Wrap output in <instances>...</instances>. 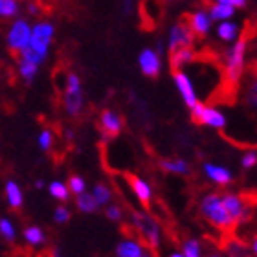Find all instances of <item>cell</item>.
Segmentation results:
<instances>
[{"label": "cell", "mask_w": 257, "mask_h": 257, "mask_svg": "<svg viewBox=\"0 0 257 257\" xmlns=\"http://www.w3.org/2000/svg\"><path fill=\"white\" fill-rule=\"evenodd\" d=\"M255 37V22L246 21L244 30H242L241 37L235 43L233 48L226 52V66H224V88H235L241 83L242 72H244V64H246V52L250 41Z\"/></svg>", "instance_id": "obj_1"}, {"label": "cell", "mask_w": 257, "mask_h": 257, "mask_svg": "<svg viewBox=\"0 0 257 257\" xmlns=\"http://www.w3.org/2000/svg\"><path fill=\"white\" fill-rule=\"evenodd\" d=\"M198 209H200V215H202L204 219L208 220L211 226H215L217 230L231 231L235 228L231 217L226 211L219 193H208V195H204L200 204H198Z\"/></svg>", "instance_id": "obj_2"}, {"label": "cell", "mask_w": 257, "mask_h": 257, "mask_svg": "<svg viewBox=\"0 0 257 257\" xmlns=\"http://www.w3.org/2000/svg\"><path fill=\"white\" fill-rule=\"evenodd\" d=\"M63 105L68 116L75 118L83 112L85 107V96H83V88H81V77L75 72L66 74V85L63 92Z\"/></svg>", "instance_id": "obj_3"}, {"label": "cell", "mask_w": 257, "mask_h": 257, "mask_svg": "<svg viewBox=\"0 0 257 257\" xmlns=\"http://www.w3.org/2000/svg\"><path fill=\"white\" fill-rule=\"evenodd\" d=\"M133 224L136 226L140 237L144 239V242L147 246H151L153 250L160 246L162 241V230L158 220L149 213L144 211H133Z\"/></svg>", "instance_id": "obj_4"}, {"label": "cell", "mask_w": 257, "mask_h": 257, "mask_svg": "<svg viewBox=\"0 0 257 257\" xmlns=\"http://www.w3.org/2000/svg\"><path fill=\"white\" fill-rule=\"evenodd\" d=\"M138 13L142 30L153 32L160 26L164 13H166V4H164V0H140Z\"/></svg>", "instance_id": "obj_5"}, {"label": "cell", "mask_w": 257, "mask_h": 257, "mask_svg": "<svg viewBox=\"0 0 257 257\" xmlns=\"http://www.w3.org/2000/svg\"><path fill=\"white\" fill-rule=\"evenodd\" d=\"M189 110H191V119L197 125H204V127L215 128V131H222L226 127V123H228L222 110L215 107H208V105H204L200 101L195 103Z\"/></svg>", "instance_id": "obj_6"}, {"label": "cell", "mask_w": 257, "mask_h": 257, "mask_svg": "<svg viewBox=\"0 0 257 257\" xmlns=\"http://www.w3.org/2000/svg\"><path fill=\"white\" fill-rule=\"evenodd\" d=\"M30 35H32V28L26 21H15L8 28L6 43H8V50L13 57H19V54L26 48L30 43Z\"/></svg>", "instance_id": "obj_7"}, {"label": "cell", "mask_w": 257, "mask_h": 257, "mask_svg": "<svg viewBox=\"0 0 257 257\" xmlns=\"http://www.w3.org/2000/svg\"><path fill=\"white\" fill-rule=\"evenodd\" d=\"M54 33H55L54 26H52L50 22H39V24L33 26L28 46H30L33 52H37L39 55H43L44 59H46L50 43H52V39H54Z\"/></svg>", "instance_id": "obj_8"}, {"label": "cell", "mask_w": 257, "mask_h": 257, "mask_svg": "<svg viewBox=\"0 0 257 257\" xmlns=\"http://www.w3.org/2000/svg\"><path fill=\"white\" fill-rule=\"evenodd\" d=\"M220 198H222L226 211H228V215L231 217L235 226L250 219V202H246L241 195H237V193H224V195H220Z\"/></svg>", "instance_id": "obj_9"}, {"label": "cell", "mask_w": 257, "mask_h": 257, "mask_svg": "<svg viewBox=\"0 0 257 257\" xmlns=\"http://www.w3.org/2000/svg\"><path fill=\"white\" fill-rule=\"evenodd\" d=\"M195 44V35L191 33L188 26V21H186V13H184L178 22L171 28V33H169V54L175 52V50L180 48H189Z\"/></svg>", "instance_id": "obj_10"}, {"label": "cell", "mask_w": 257, "mask_h": 257, "mask_svg": "<svg viewBox=\"0 0 257 257\" xmlns=\"http://www.w3.org/2000/svg\"><path fill=\"white\" fill-rule=\"evenodd\" d=\"M99 131H101L103 138H116L123 131V118L110 108L103 110L101 116H99Z\"/></svg>", "instance_id": "obj_11"}, {"label": "cell", "mask_w": 257, "mask_h": 257, "mask_svg": "<svg viewBox=\"0 0 257 257\" xmlns=\"http://www.w3.org/2000/svg\"><path fill=\"white\" fill-rule=\"evenodd\" d=\"M138 64L140 70L145 77H151V79H156L162 72V59L160 55L156 54L155 50L145 48L138 57Z\"/></svg>", "instance_id": "obj_12"}, {"label": "cell", "mask_w": 257, "mask_h": 257, "mask_svg": "<svg viewBox=\"0 0 257 257\" xmlns=\"http://www.w3.org/2000/svg\"><path fill=\"white\" fill-rule=\"evenodd\" d=\"M186 21H188V26L195 35V39H204L208 35L211 19L204 10H197L195 13H186Z\"/></svg>", "instance_id": "obj_13"}, {"label": "cell", "mask_w": 257, "mask_h": 257, "mask_svg": "<svg viewBox=\"0 0 257 257\" xmlns=\"http://www.w3.org/2000/svg\"><path fill=\"white\" fill-rule=\"evenodd\" d=\"M173 79H175V85H177L184 103L191 108L198 101V97H197V92H195V86H193L191 79H189V75L184 74L182 70H177V72H173Z\"/></svg>", "instance_id": "obj_14"}, {"label": "cell", "mask_w": 257, "mask_h": 257, "mask_svg": "<svg viewBox=\"0 0 257 257\" xmlns=\"http://www.w3.org/2000/svg\"><path fill=\"white\" fill-rule=\"evenodd\" d=\"M128 186L133 189L134 197L138 198L140 204L145 206V208H149L151 204H153V188H151L149 182H145L144 178L136 177V175H128Z\"/></svg>", "instance_id": "obj_15"}, {"label": "cell", "mask_w": 257, "mask_h": 257, "mask_svg": "<svg viewBox=\"0 0 257 257\" xmlns=\"http://www.w3.org/2000/svg\"><path fill=\"white\" fill-rule=\"evenodd\" d=\"M202 169H204V175H206L213 184H217V186H230V184L233 182V173H231L228 167L206 162L202 166Z\"/></svg>", "instance_id": "obj_16"}, {"label": "cell", "mask_w": 257, "mask_h": 257, "mask_svg": "<svg viewBox=\"0 0 257 257\" xmlns=\"http://www.w3.org/2000/svg\"><path fill=\"white\" fill-rule=\"evenodd\" d=\"M144 252V242L138 239H123L116 244V257H140Z\"/></svg>", "instance_id": "obj_17"}, {"label": "cell", "mask_w": 257, "mask_h": 257, "mask_svg": "<svg viewBox=\"0 0 257 257\" xmlns=\"http://www.w3.org/2000/svg\"><path fill=\"white\" fill-rule=\"evenodd\" d=\"M195 50L193 46L189 48H180V50H175L169 54V66H171L173 72H177V70H182L186 64L193 63L195 61Z\"/></svg>", "instance_id": "obj_18"}, {"label": "cell", "mask_w": 257, "mask_h": 257, "mask_svg": "<svg viewBox=\"0 0 257 257\" xmlns=\"http://www.w3.org/2000/svg\"><path fill=\"white\" fill-rule=\"evenodd\" d=\"M6 200H8V206L11 209H21L22 204H24V193H22V188L15 180H8L6 182Z\"/></svg>", "instance_id": "obj_19"}, {"label": "cell", "mask_w": 257, "mask_h": 257, "mask_svg": "<svg viewBox=\"0 0 257 257\" xmlns=\"http://www.w3.org/2000/svg\"><path fill=\"white\" fill-rule=\"evenodd\" d=\"M160 167L164 171L173 173V175H189L191 173V166L184 158H169V160H160Z\"/></svg>", "instance_id": "obj_20"}, {"label": "cell", "mask_w": 257, "mask_h": 257, "mask_svg": "<svg viewBox=\"0 0 257 257\" xmlns=\"http://www.w3.org/2000/svg\"><path fill=\"white\" fill-rule=\"evenodd\" d=\"M22 237L30 246H41L46 242V235H44L43 228H39V226H26L22 231Z\"/></svg>", "instance_id": "obj_21"}, {"label": "cell", "mask_w": 257, "mask_h": 257, "mask_svg": "<svg viewBox=\"0 0 257 257\" xmlns=\"http://www.w3.org/2000/svg\"><path fill=\"white\" fill-rule=\"evenodd\" d=\"M75 206H77L81 213H96L97 209H99V206H97L94 197H92V193L86 191L75 197Z\"/></svg>", "instance_id": "obj_22"}, {"label": "cell", "mask_w": 257, "mask_h": 257, "mask_svg": "<svg viewBox=\"0 0 257 257\" xmlns=\"http://www.w3.org/2000/svg\"><path fill=\"white\" fill-rule=\"evenodd\" d=\"M92 197H94L97 206L101 208V206H107L112 200V191H110L107 184H96L94 189H92Z\"/></svg>", "instance_id": "obj_23"}, {"label": "cell", "mask_w": 257, "mask_h": 257, "mask_svg": "<svg viewBox=\"0 0 257 257\" xmlns=\"http://www.w3.org/2000/svg\"><path fill=\"white\" fill-rule=\"evenodd\" d=\"M48 191H50V197L55 198V200H59V202H68V198H70L68 186H66L64 182H61V180L50 182Z\"/></svg>", "instance_id": "obj_24"}, {"label": "cell", "mask_w": 257, "mask_h": 257, "mask_svg": "<svg viewBox=\"0 0 257 257\" xmlns=\"http://www.w3.org/2000/svg\"><path fill=\"white\" fill-rule=\"evenodd\" d=\"M17 61H19V75H21L26 83H32V81L37 77L39 66H37V64L30 63V61L21 59V57H17Z\"/></svg>", "instance_id": "obj_25"}, {"label": "cell", "mask_w": 257, "mask_h": 257, "mask_svg": "<svg viewBox=\"0 0 257 257\" xmlns=\"http://www.w3.org/2000/svg\"><path fill=\"white\" fill-rule=\"evenodd\" d=\"M208 11H209V19H211V21H224V19H230V17L233 15V8H231V6L219 4V2H215Z\"/></svg>", "instance_id": "obj_26"}, {"label": "cell", "mask_w": 257, "mask_h": 257, "mask_svg": "<svg viewBox=\"0 0 257 257\" xmlns=\"http://www.w3.org/2000/svg\"><path fill=\"white\" fill-rule=\"evenodd\" d=\"M226 252H228V257H255L250 252V248L246 244H242L239 241L226 242Z\"/></svg>", "instance_id": "obj_27"}, {"label": "cell", "mask_w": 257, "mask_h": 257, "mask_svg": "<svg viewBox=\"0 0 257 257\" xmlns=\"http://www.w3.org/2000/svg\"><path fill=\"white\" fill-rule=\"evenodd\" d=\"M0 237L8 242H13L17 239L15 224H13L8 217H2V219H0Z\"/></svg>", "instance_id": "obj_28"}, {"label": "cell", "mask_w": 257, "mask_h": 257, "mask_svg": "<svg viewBox=\"0 0 257 257\" xmlns=\"http://www.w3.org/2000/svg\"><path fill=\"white\" fill-rule=\"evenodd\" d=\"M19 13V2L17 0H0V17L4 21H10Z\"/></svg>", "instance_id": "obj_29"}, {"label": "cell", "mask_w": 257, "mask_h": 257, "mask_svg": "<svg viewBox=\"0 0 257 257\" xmlns=\"http://www.w3.org/2000/svg\"><path fill=\"white\" fill-rule=\"evenodd\" d=\"M182 255L184 257H204L202 255V244L197 239H188L182 244Z\"/></svg>", "instance_id": "obj_30"}, {"label": "cell", "mask_w": 257, "mask_h": 257, "mask_svg": "<svg viewBox=\"0 0 257 257\" xmlns=\"http://www.w3.org/2000/svg\"><path fill=\"white\" fill-rule=\"evenodd\" d=\"M66 186H68V191L70 195H81V193L86 191V182L85 178L79 177V175H72V177L68 178V182H66Z\"/></svg>", "instance_id": "obj_31"}, {"label": "cell", "mask_w": 257, "mask_h": 257, "mask_svg": "<svg viewBox=\"0 0 257 257\" xmlns=\"http://www.w3.org/2000/svg\"><path fill=\"white\" fill-rule=\"evenodd\" d=\"M217 33H219L220 41H224V43L233 41L237 37V24H233V22H222L219 30H217Z\"/></svg>", "instance_id": "obj_32"}, {"label": "cell", "mask_w": 257, "mask_h": 257, "mask_svg": "<svg viewBox=\"0 0 257 257\" xmlns=\"http://www.w3.org/2000/svg\"><path fill=\"white\" fill-rule=\"evenodd\" d=\"M39 147H41V151H44V153H48L50 149H52V145H54V133L50 131V128H44L43 133L39 134Z\"/></svg>", "instance_id": "obj_33"}, {"label": "cell", "mask_w": 257, "mask_h": 257, "mask_svg": "<svg viewBox=\"0 0 257 257\" xmlns=\"http://www.w3.org/2000/svg\"><path fill=\"white\" fill-rule=\"evenodd\" d=\"M105 217L108 220H114V222H121L123 220V209H121V206H116V204H107L105 206Z\"/></svg>", "instance_id": "obj_34"}, {"label": "cell", "mask_w": 257, "mask_h": 257, "mask_svg": "<svg viewBox=\"0 0 257 257\" xmlns=\"http://www.w3.org/2000/svg\"><path fill=\"white\" fill-rule=\"evenodd\" d=\"M70 217H72V213H70V209L64 206V204H61V206H57L54 211V220L57 222V224H66L70 220Z\"/></svg>", "instance_id": "obj_35"}, {"label": "cell", "mask_w": 257, "mask_h": 257, "mask_svg": "<svg viewBox=\"0 0 257 257\" xmlns=\"http://www.w3.org/2000/svg\"><path fill=\"white\" fill-rule=\"evenodd\" d=\"M257 164V153L255 149L253 151H248V153H244V156L241 158V166L244 171H248V169H253Z\"/></svg>", "instance_id": "obj_36"}, {"label": "cell", "mask_w": 257, "mask_h": 257, "mask_svg": "<svg viewBox=\"0 0 257 257\" xmlns=\"http://www.w3.org/2000/svg\"><path fill=\"white\" fill-rule=\"evenodd\" d=\"M255 90H257V85H255V81H253L252 85L248 86V105H250V107H255V103H257V99H255Z\"/></svg>", "instance_id": "obj_37"}, {"label": "cell", "mask_w": 257, "mask_h": 257, "mask_svg": "<svg viewBox=\"0 0 257 257\" xmlns=\"http://www.w3.org/2000/svg\"><path fill=\"white\" fill-rule=\"evenodd\" d=\"M215 2H219V4H226V6H231V8H246V0H215Z\"/></svg>", "instance_id": "obj_38"}, {"label": "cell", "mask_w": 257, "mask_h": 257, "mask_svg": "<svg viewBox=\"0 0 257 257\" xmlns=\"http://www.w3.org/2000/svg\"><path fill=\"white\" fill-rule=\"evenodd\" d=\"M123 10H125V13H131V11H133V0H123Z\"/></svg>", "instance_id": "obj_39"}, {"label": "cell", "mask_w": 257, "mask_h": 257, "mask_svg": "<svg viewBox=\"0 0 257 257\" xmlns=\"http://www.w3.org/2000/svg\"><path fill=\"white\" fill-rule=\"evenodd\" d=\"M35 188L43 189L44 188V180H41V178H39V180H35Z\"/></svg>", "instance_id": "obj_40"}, {"label": "cell", "mask_w": 257, "mask_h": 257, "mask_svg": "<svg viewBox=\"0 0 257 257\" xmlns=\"http://www.w3.org/2000/svg\"><path fill=\"white\" fill-rule=\"evenodd\" d=\"M167 257H184V255H182V253H180V252H171Z\"/></svg>", "instance_id": "obj_41"}, {"label": "cell", "mask_w": 257, "mask_h": 257, "mask_svg": "<svg viewBox=\"0 0 257 257\" xmlns=\"http://www.w3.org/2000/svg\"><path fill=\"white\" fill-rule=\"evenodd\" d=\"M208 257H228V255H224V253H209Z\"/></svg>", "instance_id": "obj_42"}, {"label": "cell", "mask_w": 257, "mask_h": 257, "mask_svg": "<svg viewBox=\"0 0 257 257\" xmlns=\"http://www.w3.org/2000/svg\"><path fill=\"white\" fill-rule=\"evenodd\" d=\"M140 257H151V253H149V252H147V250H145V252H144V253H142V255H140Z\"/></svg>", "instance_id": "obj_43"}]
</instances>
